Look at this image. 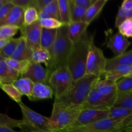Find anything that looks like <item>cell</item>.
I'll return each instance as SVG.
<instances>
[{
  "mask_svg": "<svg viewBox=\"0 0 132 132\" xmlns=\"http://www.w3.org/2000/svg\"><path fill=\"white\" fill-rule=\"evenodd\" d=\"M94 35L86 32L80 40L74 43L70 52L67 66L72 73L73 82L86 75V64L90 42Z\"/></svg>",
  "mask_w": 132,
  "mask_h": 132,
  "instance_id": "cell-1",
  "label": "cell"
},
{
  "mask_svg": "<svg viewBox=\"0 0 132 132\" xmlns=\"http://www.w3.org/2000/svg\"><path fill=\"white\" fill-rule=\"evenodd\" d=\"M98 78L92 75H85L73 82L70 88L55 101L71 107H82ZM83 108V107H82Z\"/></svg>",
  "mask_w": 132,
  "mask_h": 132,
  "instance_id": "cell-2",
  "label": "cell"
},
{
  "mask_svg": "<svg viewBox=\"0 0 132 132\" xmlns=\"http://www.w3.org/2000/svg\"><path fill=\"white\" fill-rule=\"evenodd\" d=\"M68 25L57 29L56 38L51 52V61L47 67L50 73L57 68L67 66V61L73 44L68 34Z\"/></svg>",
  "mask_w": 132,
  "mask_h": 132,
  "instance_id": "cell-3",
  "label": "cell"
},
{
  "mask_svg": "<svg viewBox=\"0 0 132 132\" xmlns=\"http://www.w3.org/2000/svg\"><path fill=\"white\" fill-rule=\"evenodd\" d=\"M82 107H71L54 101L50 119V131H60L71 128L76 123Z\"/></svg>",
  "mask_w": 132,
  "mask_h": 132,
  "instance_id": "cell-4",
  "label": "cell"
},
{
  "mask_svg": "<svg viewBox=\"0 0 132 132\" xmlns=\"http://www.w3.org/2000/svg\"><path fill=\"white\" fill-rule=\"evenodd\" d=\"M73 83L70 71L67 66H64L50 73L48 85L51 87L55 99H58L70 88Z\"/></svg>",
  "mask_w": 132,
  "mask_h": 132,
  "instance_id": "cell-5",
  "label": "cell"
},
{
  "mask_svg": "<svg viewBox=\"0 0 132 132\" xmlns=\"http://www.w3.org/2000/svg\"><path fill=\"white\" fill-rule=\"evenodd\" d=\"M106 61L107 58L104 56L103 50L95 45L93 39L88 48L86 75H92L98 78H101L106 70Z\"/></svg>",
  "mask_w": 132,
  "mask_h": 132,
  "instance_id": "cell-6",
  "label": "cell"
},
{
  "mask_svg": "<svg viewBox=\"0 0 132 132\" xmlns=\"http://www.w3.org/2000/svg\"><path fill=\"white\" fill-rule=\"evenodd\" d=\"M19 108L23 115V126L22 128L29 129L35 131L50 130L49 117H45L30 108L23 103H19ZM21 128V129H22Z\"/></svg>",
  "mask_w": 132,
  "mask_h": 132,
  "instance_id": "cell-7",
  "label": "cell"
},
{
  "mask_svg": "<svg viewBox=\"0 0 132 132\" xmlns=\"http://www.w3.org/2000/svg\"><path fill=\"white\" fill-rule=\"evenodd\" d=\"M117 96H107L93 88L83 104V109L110 110L114 106Z\"/></svg>",
  "mask_w": 132,
  "mask_h": 132,
  "instance_id": "cell-8",
  "label": "cell"
},
{
  "mask_svg": "<svg viewBox=\"0 0 132 132\" xmlns=\"http://www.w3.org/2000/svg\"><path fill=\"white\" fill-rule=\"evenodd\" d=\"M106 47L110 49L116 56H119L126 52L131 42L119 32H114L112 29L105 32Z\"/></svg>",
  "mask_w": 132,
  "mask_h": 132,
  "instance_id": "cell-9",
  "label": "cell"
},
{
  "mask_svg": "<svg viewBox=\"0 0 132 132\" xmlns=\"http://www.w3.org/2000/svg\"><path fill=\"white\" fill-rule=\"evenodd\" d=\"M108 113H109V110L91 109V108L82 109L76 123L72 128L91 125L99 120L108 117Z\"/></svg>",
  "mask_w": 132,
  "mask_h": 132,
  "instance_id": "cell-10",
  "label": "cell"
},
{
  "mask_svg": "<svg viewBox=\"0 0 132 132\" xmlns=\"http://www.w3.org/2000/svg\"><path fill=\"white\" fill-rule=\"evenodd\" d=\"M42 30L43 27L39 21L30 25L24 26L20 28L21 36L25 39L32 50L40 46Z\"/></svg>",
  "mask_w": 132,
  "mask_h": 132,
  "instance_id": "cell-11",
  "label": "cell"
},
{
  "mask_svg": "<svg viewBox=\"0 0 132 132\" xmlns=\"http://www.w3.org/2000/svg\"><path fill=\"white\" fill-rule=\"evenodd\" d=\"M50 75V73L47 68H44L41 64L34 63L31 61L27 71L21 77H27L34 83L48 85Z\"/></svg>",
  "mask_w": 132,
  "mask_h": 132,
  "instance_id": "cell-12",
  "label": "cell"
},
{
  "mask_svg": "<svg viewBox=\"0 0 132 132\" xmlns=\"http://www.w3.org/2000/svg\"><path fill=\"white\" fill-rule=\"evenodd\" d=\"M25 9L14 6L7 16L0 23V27L3 26H14L21 28L24 27V13Z\"/></svg>",
  "mask_w": 132,
  "mask_h": 132,
  "instance_id": "cell-13",
  "label": "cell"
},
{
  "mask_svg": "<svg viewBox=\"0 0 132 132\" xmlns=\"http://www.w3.org/2000/svg\"><path fill=\"white\" fill-rule=\"evenodd\" d=\"M132 75V65L117 64L110 69L106 70L103 73L104 78L117 82L120 79L128 77ZM102 78V77H101Z\"/></svg>",
  "mask_w": 132,
  "mask_h": 132,
  "instance_id": "cell-14",
  "label": "cell"
},
{
  "mask_svg": "<svg viewBox=\"0 0 132 132\" xmlns=\"http://www.w3.org/2000/svg\"><path fill=\"white\" fill-rule=\"evenodd\" d=\"M54 95V92L48 85L43 83H34L32 94L28 99L31 101L46 100L52 99Z\"/></svg>",
  "mask_w": 132,
  "mask_h": 132,
  "instance_id": "cell-15",
  "label": "cell"
},
{
  "mask_svg": "<svg viewBox=\"0 0 132 132\" xmlns=\"http://www.w3.org/2000/svg\"><path fill=\"white\" fill-rule=\"evenodd\" d=\"M94 89L107 96H117L116 81L106 78H99L95 81Z\"/></svg>",
  "mask_w": 132,
  "mask_h": 132,
  "instance_id": "cell-16",
  "label": "cell"
},
{
  "mask_svg": "<svg viewBox=\"0 0 132 132\" xmlns=\"http://www.w3.org/2000/svg\"><path fill=\"white\" fill-rule=\"evenodd\" d=\"M88 23L85 21L71 23L68 27V34L72 43H77L86 33V30L89 26Z\"/></svg>",
  "mask_w": 132,
  "mask_h": 132,
  "instance_id": "cell-17",
  "label": "cell"
},
{
  "mask_svg": "<svg viewBox=\"0 0 132 132\" xmlns=\"http://www.w3.org/2000/svg\"><path fill=\"white\" fill-rule=\"evenodd\" d=\"M32 50L28 45L25 39L20 36V40L11 58L19 61H31Z\"/></svg>",
  "mask_w": 132,
  "mask_h": 132,
  "instance_id": "cell-18",
  "label": "cell"
},
{
  "mask_svg": "<svg viewBox=\"0 0 132 132\" xmlns=\"http://www.w3.org/2000/svg\"><path fill=\"white\" fill-rule=\"evenodd\" d=\"M21 75L19 72L9 67L5 59L0 61V78L3 84H12Z\"/></svg>",
  "mask_w": 132,
  "mask_h": 132,
  "instance_id": "cell-19",
  "label": "cell"
},
{
  "mask_svg": "<svg viewBox=\"0 0 132 132\" xmlns=\"http://www.w3.org/2000/svg\"><path fill=\"white\" fill-rule=\"evenodd\" d=\"M108 3V0H95L92 5L86 10L82 21L90 24L101 13L103 8Z\"/></svg>",
  "mask_w": 132,
  "mask_h": 132,
  "instance_id": "cell-20",
  "label": "cell"
},
{
  "mask_svg": "<svg viewBox=\"0 0 132 132\" xmlns=\"http://www.w3.org/2000/svg\"><path fill=\"white\" fill-rule=\"evenodd\" d=\"M31 61L39 64L43 63L47 68L51 61V54L47 49L40 46L32 50Z\"/></svg>",
  "mask_w": 132,
  "mask_h": 132,
  "instance_id": "cell-21",
  "label": "cell"
},
{
  "mask_svg": "<svg viewBox=\"0 0 132 132\" xmlns=\"http://www.w3.org/2000/svg\"><path fill=\"white\" fill-rule=\"evenodd\" d=\"M57 32V30L56 29L50 30L43 28L40 46L49 50L50 54H51L53 45L56 38Z\"/></svg>",
  "mask_w": 132,
  "mask_h": 132,
  "instance_id": "cell-22",
  "label": "cell"
},
{
  "mask_svg": "<svg viewBox=\"0 0 132 132\" xmlns=\"http://www.w3.org/2000/svg\"><path fill=\"white\" fill-rule=\"evenodd\" d=\"M12 85L19 90L22 95H26L29 98L32 94L34 82L27 77H20L15 80Z\"/></svg>",
  "mask_w": 132,
  "mask_h": 132,
  "instance_id": "cell-23",
  "label": "cell"
},
{
  "mask_svg": "<svg viewBox=\"0 0 132 132\" xmlns=\"http://www.w3.org/2000/svg\"><path fill=\"white\" fill-rule=\"evenodd\" d=\"M117 64L132 65V49L131 50H129L128 52H126L121 55L107 59L106 70L112 68L114 66L117 65Z\"/></svg>",
  "mask_w": 132,
  "mask_h": 132,
  "instance_id": "cell-24",
  "label": "cell"
},
{
  "mask_svg": "<svg viewBox=\"0 0 132 132\" xmlns=\"http://www.w3.org/2000/svg\"><path fill=\"white\" fill-rule=\"evenodd\" d=\"M132 116V110L119 106H113L109 110L108 117L116 120H126Z\"/></svg>",
  "mask_w": 132,
  "mask_h": 132,
  "instance_id": "cell-25",
  "label": "cell"
},
{
  "mask_svg": "<svg viewBox=\"0 0 132 132\" xmlns=\"http://www.w3.org/2000/svg\"><path fill=\"white\" fill-rule=\"evenodd\" d=\"M61 21L69 25L71 23L70 0H58Z\"/></svg>",
  "mask_w": 132,
  "mask_h": 132,
  "instance_id": "cell-26",
  "label": "cell"
},
{
  "mask_svg": "<svg viewBox=\"0 0 132 132\" xmlns=\"http://www.w3.org/2000/svg\"><path fill=\"white\" fill-rule=\"evenodd\" d=\"M6 64L9 67H11L19 73L21 77L25 73L27 68L30 64L31 61H19L12 58H8L5 59Z\"/></svg>",
  "mask_w": 132,
  "mask_h": 132,
  "instance_id": "cell-27",
  "label": "cell"
},
{
  "mask_svg": "<svg viewBox=\"0 0 132 132\" xmlns=\"http://www.w3.org/2000/svg\"><path fill=\"white\" fill-rule=\"evenodd\" d=\"M117 96L130 93L132 91V77H125L116 82Z\"/></svg>",
  "mask_w": 132,
  "mask_h": 132,
  "instance_id": "cell-28",
  "label": "cell"
},
{
  "mask_svg": "<svg viewBox=\"0 0 132 132\" xmlns=\"http://www.w3.org/2000/svg\"><path fill=\"white\" fill-rule=\"evenodd\" d=\"M20 40V37L18 38L10 39L8 41L7 43L5 45V46L0 50V54L4 57V59H6L8 58H11L16 49L17 46Z\"/></svg>",
  "mask_w": 132,
  "mask_h": 132,
  "instance_id": "cell-29",
  "label": "cell"
},
{
  "mask_svg": "<svg viewBox=\"0 0 132 132\" xmlns=\"http://www.w3.org/2000/svg\"><path fill=\"white\" fill-rule=\"evenodd\" d=\"M70 7L71 23L82 21L86 10L75 5L72 2V0H70Z\"/></svg>",
  "mask_w": 132,
  "mask_h": 132,
  "instance_id": "cell-30",
  "label": "cell"
},
{
  "mask_svg": "<svg viewBox=\"0 0 132 132\" xmlns=\"http://www.w3.org/2000/svg\"><path fill=\"white\" fill-rule=\"evenodd\" d=\"M23 125L24 124L22 119H15L7 115L0 113V126H6L11 128H18L21 130L23 128Z\"/></svg>",
  "mask_w": 132,
  "mask_h": 132,
  "instance_id": "cell-31",
  "label": "cell"
},
{
  "mask_svg": "<svg viewBox=\"0 0 132 132\" xmlns=\"http://www.w3.org/2000/svg\"><path fill=\"white\" fill-rule=\"evenodd\" d=\"M39 21V12L34 6H30L24 10V26H28Z\"/></svg>",
  "mask_w": 132,
  "mask_h": 132,
  "instance_id": "cell-32",
  "label": "cell"
},
{
  "mask_svg": "<svg viewBox=\"0 0 132 132\" xmlns=\"http://www.w3.org/2000/svg\"><path fill=\"white\" fill-rule=\"evenodd\" d=\"M5 94L18 104L21 103L22 95L12 84H3L1 88Z\"/></svg>",
  "mask_w": 132,
  "mask_h": 132,
  "instance_id": "cell-33",
  "label": "cell"
},
{
  "mask_svg": "<svg viewBox=\"0 0 132 132\" xmlns=\"http://www.w3.org/2000/svg\"><path fill=\"white\" fill-rule=\"evenodd\" d=\"M47 14L50 18H54L57 20H60V15H59V4L58 0H52L48 5H46L41 11Z\"/></svg>",
  "mask_w": 132,
  "mask_h": 132,
  "instance_id": "cell-34",
  "label": "cell"
},
{
  "mask_svg": "<svg viewBox=\"0 0 132 132\" xmlns=\"http://www.w3.org/2000/svg\"><path fill=\"white\" fill-rule=\"evenodd\" d=\"M113 106H119L132 110V93L118 95Z\"/></svg>",
  "mask_w": 132,
  "mask_h": 132,
  "instance_id": "cell-35",
  "label": "cell"
},
{
  "mask_svg": "<svg viewBox=\"0 0 132 132\" xmlns=\"http://www.w3.org/2000/svg\"><path fill=\"white\" fill-rule=\"evenodd\" d=\"M40 23H41V26L43 28H46V29H59V28H61L63 26L67 25V24H64L63 22L61 21L57 20L54 18H46V19H40L39 20Z\"/></svg>",
  "mask_w": 132,
  "mask_h": 132,
  "instance_id": "cell-36",
  "label": "cell"
},
{
  "mask_svg": "<svg viewBox=\"0 0 132 132\" xmlns=\"http://www.w3.org/2000/svg\"><path fill=\"white\" fill-rule=\"evenodd\" d=\"M20 30L19 27L14 26H3L0 27V39H10Z\"/></svg>",
  "mask_w": 132,
  "mask_h": 132,
  "instance_id": "cell-37",
  "label": "cell"
},
{
  "mask_svg": "<svg viewBox=\"0 0 132 132\" xmlns=\"http://www.w3.org/2000/svg\"><path fill=\"white\" fill-rule=\"evenodd\" d=\"M131 17L132 11L126 10L120 6V7L119 8L117 15H116V21H115V27L118 28L119 27L125 20L131 18Z\"/></svg>",
  "mask_w": 132,
  "mask_h": 132,
  "instance_id": "cell-38",
  "label": "cell"
},
{
  "mask_svg": "<svg viewBox=\"0 0 132 132\" xmlns=\"http://www.w3.org/2000/svg\"><path fill=\"white\" fill-rule=\"evenodd\" d=\"M118 29L119 32L126 38H132V17L125 20Z\"/></svg>",
  "mask_w": 132,
  "mask_h": 132,
  "instance_id": "cell-39",
  "label": "cell"
},
{
  "mask_svg": "<svg viewBox=\"0 0 132 132\" xmlns=\"http://www.w3.org/2000/svg\"><path fill=\"white\" fill-rule=\"evenodd\" d=\"M14 6V5H13L11 1L9 0L5 5L0 8V23L5 19Z\"/></svg>",
  "mask_w": 132,
  "mask_h": 132,
  "instance_id": "cell-40",
  "label": "cell"
},
{
  "mask_svg": "<svg viewBox=\"0 0 132 132\" xmlns=\"http://www.w3.org/2000/svg\"><path fill=\"white\" fill-rule=\"evenodd\" d=\"M95 0H72V2L77 6L87 10L94 4Z\"/></svg>",
  "mask_w": 132,
  "mask_h": 132,
  "instance_id": "cell-41",
  "label": "cell"
},
{
  "mask_svg": "<svg viewBox=\"0 0 132 132\" xmlns=\"http://www.w3.org/2000/svg\"><path fill=\"white\" fill-rule=\"evenodd\" d=\"M14 6L26 9L30 6H33L34 0H10Z\"/></svg>",
  "mask_w": 132,
  "mask_h": 132,
  "instance_id": "cell-42",
  "label": "cell"
},
{
  "mask_svg": "<svg viewBox=\"0 0 132 132\" xmlns=\"http://www.w3.org/2000/svg\"><path fill=\"white\" fill-rule=\"evenodd\" d=\"M52 1V0H34L33 6H34L39 12Z\"/></svg>",
  "mask_w": 132,
  "mask_h": 132,
  "instance_id": "cell-43",
  "label": "cell"
},
{
  "mask_svg": "<svg viewBox=\"0 0 132 132\" xmlns=\"http://www.w3.org/2000/svg\"><path fill=\"white\" fill-rule=\"evenodd\" d=\"M18 132H88V131H79V130H73V129H68V130H60V131H35V130H31L27 128H22L21 129L20 131ZM117 132H132V131H117Z\"/></svg>",
  "mask_w": 132,
  "mask_h": 132,
  "instance_id": "cell-44",
  "label": "cell"
},
{
  "mask_svg": "<svg viewBox=\"0 0 132 132\" xmlns=\"http://www.w3.org/2000/svg\"><path fill=\"white\" fill-rule=\"evenodd\" d=\"M121 7L126 10L132 11V0H125L122 1Z\"/></svg>",
  "mask_w": 132,
  "mask_h": 132,
  "instance_id": "cell-45",
  "label": "cell"
},
{
  "mask_svg": "<svg viewBox=\"0 0 132 132\" xmlns=\"http://www.w3.org/2000/svg\"><path fill=\"white\" fill-rule=\"evenodd\" d=\"M0 132H18L15 131L13 128L6 126H0Z\"/></svg>",
  "mask_w": 132,
  "mask_h": 132,
  "instance_id": "cell-46",
  "label": "cell"
},
{
  "mask_svg": "<svg viewBox=\"0 0 132 132\" xmlns=\"http://www.w3.org/2000/svg\"><path fill=\"white\" fill-rule=\"evenodd\" d=\"M9 39H0V50L2 49L7 43Z\"/></svg>",
  "mask_w": 132,
  "mask_h": 132,
  "instance_id": "cell-47",
  "label": "cell"
},
{
  "mask_svg": "<svg viewBox=\"0 0 132 132\" xmlns=\"http://www.w3.org/2000/svg\"><path fill=\"white\" fill-rule=\"evenodd\" d=\"M9 0H0V8L3 6V5H5Z\"/></svg>",
  "mask_w": 132,
  "mask_h": 132,
  "instance_id": "cell-48",
  "label": "cell"
},
{
  "mask_svg": "<svg viewBox=\"0 0 132 132\" xmlns=\"http://www.w3.org/2000/svg\"><path fill=\"white\" fill-rule=\"evenodd\" d=\"M3 85V82L2 79H1L0 78V88H1V86H2Z\"/></svg>",
  "mask_w": 132,
  "mask_h": 132,
  "instance_id": "cell-49",
  "label": "cell"
},
{
  "mask_svg": "<svg viewBox=\"0 0 132 132\" xmlns=\"http://www.w3.org/2000/svg\"><path fill=\"white\" fill-rule=\"evenodd\" d=\"M4 59H4L2 55L0 54V61H2V60H4Z\"/></svg>",
  "mask_w": 132,
  "mask_h": 132,
  "instance_id": "cell-50",
  "label": "cell"
},
{
  "mask_svg": "<svg viewBox=\"0 0 132 132\" xmlns=\"http://www.w3.org/2000/svg\"><path fill=\"white\" fill-rule=\"evenodd\" d=\"M130 93H132V91H131V92H130Z\"/></svg>",
  "mask_w": 132,
  "mask_h": 132,
  "instance_id": "cell-51",
  "label": "cell"
},
{
  "mask_svg": "<svg viewBox=\"0 0 132 132\" xmlns=\"http://www.w3.org/2000/svg\"><path fill=\"white\" fill-rule=\"evenodd\" d=\"M131 77H132V75H131Z\"/></svg>",
  "mask_w": 132,
  "mask_h": 132,
  "instance_id": "cell-52",
  "label": "cell"
}]
</instances>
